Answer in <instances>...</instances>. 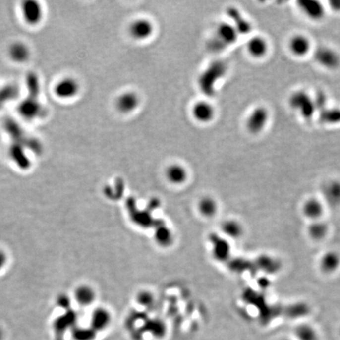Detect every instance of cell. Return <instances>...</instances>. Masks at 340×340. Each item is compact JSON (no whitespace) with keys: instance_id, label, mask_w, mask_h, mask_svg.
<instances>
[{"instance_id":"1","label":"cell","mask_w":340,"mask_h":340,"mask_svg":"<svg viewBox=\"0 0 340 340\" xmlns=\"http://www.w3.org/2000/svg\"><path fill=\"white\" fill-rule=\"evenodd\" d=\"M288 104L290 108L296 111L305 120L313 118L317 111L314 98L306 91L298 90L293 92L289 97Z\"/></svg>"},{"instance_id":"2","label":"cell","mask_w":340,"mask_h":340,"mask_svg":"<svg viewBox=\"0 0 340 340\" xmlns=\"http://www.w3.org/2000/svg\"><path fill=\"white\" fill-rule=\"evenodd\" d=\"M270 111L266 107L259 106L254 108L247 120V128L249 132L252 134H258L267 126L270 120Z\"/></svg>"},{"instance_id":"3","label":"cell","mask_w":340,"mask_h":340,"mask_svg":"<svg viewBox=\"0 0 340 340\" xmlns=\"http://www.w3.org/2000/svg\"><path fill=\"white\" fill-rule=\"evenodd\" d=\"M314 58L320 66L329 70L337 69L340 65V55L329 47H320L316 49Z\"/></svg>"},{"instance_id":"4","label":"cell","mask_w":340,"mask_h":340,"mask_svg":"<svg viewBox=\"0 0 340 340\" xmlns=\"http://www.w3.org/2000/svg\"><path fill=\"white\" fill-rule=\"evenodd\" d=\"M300 11L307 18L314 21L323 19L325 16V8L323 4L317 0H300L297 2Z\"/></svg>"},{"instance_id":"5","label":"cell","mask_w":340,"mask_h":340,"mask_svg":"<svg viewBox=\"0 0 340 340\" xmlns=\"http://www.w3.org/2000/svg\"><path fill=\"white\" fill-rule=\"evenodd\" d=\"M288 48L293 56L297 57H303L311 51V41L305 35L295 34L290 37Z\"/></svg>"},{"instance_id":"6","label":"cell","mask_w":340,"mask_h":340,"mask_svg":"<svg viewBox=\"0 0 340 340\" xmlns=\"http://www.w3.org/2000/svg\"><path fill=\"white\" fill-rule=\"evenodd\" d=\"M111 323V314L104 307H98L92 312L91 316L90 327L98 332H103L108 329Z\"/></svg>"},{"instance_id":"7","label":"cell","mask_w":340,"mask_h":340,"mask_svg":"<svg viewBox=\"0 0 340 340\" xmlns=\"http://www.w3.org/2000/svg\"><path fill=\"white\" fill-rule=\"evenodd\" d=\"M77 315L73 310H69L65 314L56 318L54 329L56 336H62L69 329H73L77 325Z\"/></svg>"},{"instance_id":"8","label":"cell","mask_w":340,"mask_h":340,"mask_svg":"<svg viewBox=\"0 0 340 340\" xmlns=\"http://www.w3.org/2000/svg\"><path fill=\"white\" fill-rule=\"evenodd\" d=\"M129 31L134 39L139 40H146L153 34L154 25L149 20L141 18L133 21Z\"/></svg>"},{"instance_id":"9","label":"cell","mask_w":340,"mask_h":340,"mask_svg":"<svg viewBox=\"0 0 340 340\" xmlns=\"http://www.w3.org/2000/svg\"><path fill=\"white\" fill-rule=\"evenodd\" d=\"M269 43L266 38L261 36H255L249 40L247 49L251 57L254 58H262L269 52Z\"/></svg>"},{"instance_id":"10","label":"cell","mask_w":340,"mask_h":340,"mask_svg":"<svg viewBox=\"0 0 340 340\" xmlns=\"http://www.w3.org/2000/svg\"><path fill=\"white\" fill-rule=\"evenodd\" d=\"M140 98L133 92H127L119 96L117 100V109L124 113L133 112L139 107Z\"/></svg>"},{"instance_id":"11","label":"cell","mask_w":340,"mask_h":340,"mask_svg":"<svg viewBox=\"0 0 340 340\" xmlns=\"http://www.w3.org/2000/svg\"><path fill=\"white\" fill-rule=\"evenodd\" d=\"M192 115L199 122L207 123L214 118L215 111L214 107L207 102H199L192 108Z\"/></svg>"},{"instance_id":"12","label":"cell","mask_w":340,"mask_h":340,"mask_svg":"<svg viewBox=\"0 0 340 340\" xmlns=\"http://www.w3.org/2000/svg\"><path fill=\"white\" fill-rule=\"evenodd\" d=\"M73 296L80 306H89L96 300V294L91 286L83 284L75 289Z\"/></svg>"},{"instance_id":"13","label":"cell","mask_w":340,"mask_h":340,"mask_svg":"<svg viewBox=\"0 0 340 340\" xmlns=\"http://www.w3.org/2000/svg\"><path fill=\"white\" fill-rule=\"evenodd\" d=\"M213 249L212 253L214 258L219 262L227 260L229 256V243L225 239H222L218 235H214L211 239Z\"/></svg>"},{"instance_id":"14","label":"cell","mask_w":340,"mask_h":340,"mask_svg":"<svg viewBox=\"0 0 340 340\" xmlns=\"http://www.w3.org/2000/svg\"><path fill=\"white\" fill-rule=\"evenodd\" d=\"M79 91V85L77 81L73 79H65L56 84V96L62 99L72 98L77 95Z\"/></svg>"},{"instance_id":"15","label":"cell","mask_w":340,"mask_h":340,"mask_svg":"<svg viewBox=\"0 0 340 340\" xmlns=\"http://www.w3.org/2000/svg\"><path fill=\"white\" fill-rule=\"evenodd\" d=\"M166 176L170 183L180 185L187 180V170L181 165H171L167 169Z\"/></svg>"},{"instance_id":"16","label":"cell","mask_w":340,"mask_h":340,"mask_svg":"<svg viewBox=\"0 0 340 340\" xmlns=\"http://www.w3.org/2000/svg\"><path fill=\"white\" fill-rule=\"evenodd\" d=\"M218 38L226 44H232L236 41L239 33L232 24L222 23L218 29Z\"/></svg>"},{"instance_id":"17","label":"cell","mask_w":340,"mask_h":340,"mask_svg":"<svg viewBox=\"0 0 340 340\" xmlns=\"http://www.w3.org/2000/svg\"><path fill=\"white\" fill-rule=\"evenodd\" d=\"M22 7L24 18L27 22L30 24H36L40 21L42 16L41 7L37 2H27L24 3Z\"/></svg>"},{"instance_id":"18","label":"cell","mask_w":340,"mask_h":340,"mask_svg":"<svg viewBox=\"0 0 340 340\" xmlns=\"http://www.w3.org/2000/svg\"><path fill=\"white\" fill-rule=\"evenodd\" d=\"M228 15L233 20L234 24L232 25L235 27L239 34H248L250 33L252 26L235 8L228 9Z\"/></svg>"},{"instance_id":"19","label":"cell","mask_w":340,"mask_h":340,"mask_svg":"<svg viewBox=\"0 0 340 340\" xmlns=\"http://www.w3.org/2000/svg\"><path fill=\"white\" fill-rule=\"evenodd\" d=\"M198 210L205 218H213L218 212V203L211 197H204L199 201Z\"/></svg>"},{"instance_id":"20","label":"cell","mask_w":340,"mask_h":340,"mask_svg":"<svg viewBox=\"0 0 340 340\" xmlns=\"http://www.w3.org/2000/svg\"><path fill=\"white\" fill-rule=\"evenodd\" d=\"M319 121L325 124H340V109L326 107L319 112Z\"/></svg>"},{"instance_id":"21","label":"cell","mask_w":340,"mask_h":340,"mask_svg":"<svg viewBox=\"0 0 340 340\" xmlns=\"http://www.w3.org/2000/svg\"><path fill=\"white\" fill-rule=\"evenodd\" d=\"M71 336L73 340H95L97 336V333L92 328L81 327L76 325L71 330Z\"/></svg>"},{"instance_id":"22","label":"cell","mask_w":340,"mask_h":340,"mask_svg":"<svg viewBox=\"0 0 340 340\" xmlns=\"http://www.w3.org/2000/svg\"><path fill=\"white\" fill-rule=\"evenodd\" d=\"M155 241L161 247H169L173 240L172 231L167 226L158 227L155 233Z\"/></svg>"},{"instance_id":"23","label":"cell","mask_w":340,"mask_h":340,"mask_svg":"<svg viewBox=\"0 0 340 340\" xmlns=\"http://www.w3.org/2000/svg\"><path fill=\"white\" fill-rule=\"evenodd\" d=\"M222 231L230 238H238L243 232V228L241 227L239 222L233 220H227L224 222L222 225Z\"/></svg>"},{"instance_id":"24","label":"cell","mask_w":340,"mask_h":340,"mask_svg":"<svg viewBox=\"0 0 340 340\" xmlns=\"http://www.w3.org/2000/svg\"><path fill=\"white\" fill-rule=\"evenodd\" d=\"M10 56L15 61H25L29 56V51L23 44H14L10 49Z\"/></svg>"},{"instance_id":"25","label":"cell","mask_w":340,"mask_h":340,"mask_svg":"<svg viewBox=\"0 0 340 340\" xmlns=\"http://www.w3.org/2000/svg\"><path fill=\"white\" fill-rule=\"evenodd\" d=\"M296 335L300 340H317L315 331L309 326H301L296 331Z\"/></svg>"},{"instance_id":"26","label":"cell","mask_w":340,"mask_h":340,"mask_svg":"<svg viewBox=\"0 0 340 340\" xmlns=\"http://www.w3.org/2000/svg\"><path fill=\"white\" fill-rule=\"evenodd\" d=\"M137 301L138 303H140L142 306H151L154 302L153 295L148 291H143V292H140V294H138Z\"/></svg>"},{"instance_id":"27","label":"cell","mask_w":340,"mask_h":340,"mask_svg":"<svg viewBox=\"0 0 340 340\" xmlns=\"http://www.w3.org/2000/svg\"><path fill=\"white\" fill-rule=\"evenodd\" d=\"M56 302H57V306L59 307L62 308L64 310H71V300L69 297L65 294H59L58 296L57 297V299H56Z\"/></svg>"},{"instance_id":"28","label":"cell","mask_w":340,"mask_h":340,"mask_svg":"<svg viewBox=\"0 0 340 340\" xmlns=\"http://www.w3.org/2000/svg\"><path fill=\"white\" fill-rule=\"evenodd\" d=\"M320 212H321V208H320L319 203L310 202L306 205V213L308 216L317 217V215H319Z\"/></svg>"},{"instance_id":"29","label":"cell","mask_w":340,"mask_h":340,"mask_svg":"<svg viewBox=\"0 0 340 340\" xmlns=\"http://www.w3.org/2000/svg\"><path fill=\"white\" fill-rule=\"evenodd\" d=\"M6 262H7V256H6V253L4 250L0 249V271L5 267Z\"/></svg>"},{"instance_id":"30","label":"cell","mask_w":340,"mask_h":340,"mask_svg":"<svg viewBox=\"0 0 340 340\" xmlns=\"http://www.w3.org/2000/svg\"><path fill=\"white\" fill-rule=\"evenodd\" d=\"M329 6L335 12H340V0H333L329 2Z\"/></svg>"}]
</instances>
